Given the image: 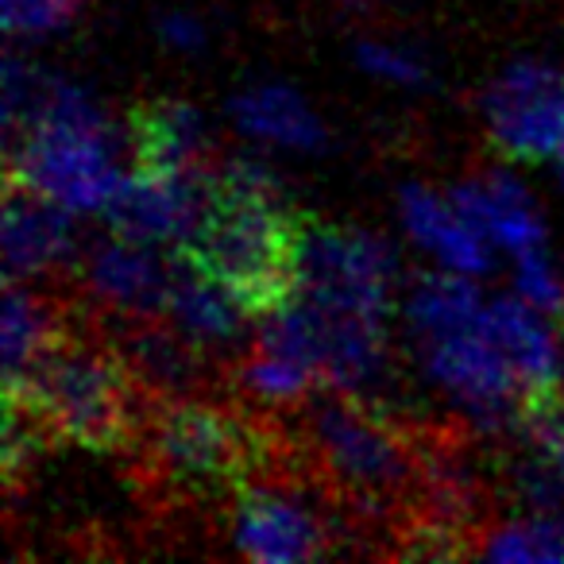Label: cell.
<instances>
[{
  "label": "cell",
  "instance_id": "obj_1",
  "mask_svg": "<svg viewBox=\"0 0 564 564\" xmlns=\"http://www.w3.org/2000/svg\"><path fill=\"white\" fill-rule=\"evenodd\" d=\"M306 236L310 217L286 202L279 178L259 163L232 159L213 171L209 209L174 251L251 322H263L302 294Z\"/></svg>",
  "mask_w": 564,
  "mask_h": 564
},
{
  "label": "cell",
  "instance_id": "obj_2",
  "mask_svg": "<svg viewBox=\"0 0 564 564\" xmlns=\"http://www.w3.org/2000/svg\"><path fill=\"white\" fill-rule=\"evenodd\" d=\"M78 322L20 376L4 379V402L24 410L47 441L82 445L89 453L140 448L159 399L132 376L101 322Z\"/></svg>",
  "mask_w": 564,
  "mask_h": 564
},
{
  "label": "cell",
  "instance_id": "obj_3",
  "mask_svg": "<svg viewBox=\"0 0 564 564\" xmlns=\"http://www.w3.org/2000/svg\"><path fill=\"white\" fill-rule=\"evenodd\" d=\"M279 430L243 402L159 399L140 441L143 471L178 502L220 507L267 476H286Z\"/></svg>",
  "mask_w": 564,
  "mask_h": 564
},
{
  "label": "cell",
  "instance_id": "obj_4",
  "mask_svg": "<svg viewBox=\"0 0 564 564\" xmlns=\"http://www.w3.org/2000/svg\"><path fill=\"white\" fill-rule=\"evenodd\" d=\"M306 453L348 507L379 518L402 510L422 495L417 441L402 433L394 417L352 391H325L302 406Z\"/></svg>",
  "mask_w": 564,
  "mask_h": 564
},
{
  "label": "cell",
  "instance_id": "obj_5",
  "mask_svg": "<svg viewBox=\"0 0 564 564\" xmlns=\"http://www.w3.org/2000/svg\"><path fill=\"white\" fill-rule=\"evenodd\" d=\"M394 256L383 240L348 225H310L302 251V294L387 322Z\"/></svg>",
  "mask_w": 564,
  "mask_h": 564
},
{
  "label": "cell",
  "instance_id": "obj_6",
  "mask_svg": "<svg viewBox=\"0 0 564 564\" xmlns=\"http://www.w3.org/2000/svg\"><path fill=\"white\" fill-rule=\"evenodd\" d=\"M487 132L502 159L545 163L564 155V74L553 66H510L487 89Z\"/></svg>",
  "mask_w": 564,
  "mask_h": 564
},
{
  "label": "cell",
  "instance_id": "obj_7",
  "mask_svg": "<svg viewBox=\"0 0 564 564\" xmlns=\"http://www.w3.org/2000/svg\"><path fill=\"white\" fill-rule=\"evenodd\" d=\"M232 541L248 561H314L337 549L333 525L314 507H302L291 484L267 476L243 487L232 502Z\"/></svg>",
  "mask_w": 564,
  "mask_h": 564
},
{
  "label": "cell",
  "instance_id": "obj_8",
  "mask_svg": "<svg viewBox=\"0 0 564 564\" xmlns=\"http://www.w3.org/2000/svg\"><path fill=\"white\" fill-rule=\"evenodd\" d=\"M217 171V166H213ZM213 171H186V174H132L105 205L112 236L143 243H174L178 248L209 209Z\"/></svg>",
  "mask_w": 564,
  "mask_h": 564
},
{
  "label": "cell",
  "instance_id": "obj_9",
  "mask_svg": "<svg viewBox=\"0 0 564 564\" xmlns=\"http://www.w3.org/2000/svg\"><path fill=\"white\" fill-rule=\"evenodd\" d=\"M174 282V256H159L155 243L109 236L86 259V294L97 322L163 317Z\"/></svg>",
  "mask_w": 564,
  "mask_h": 564
},
{
  "label": "cell",
  "instance_id": "obj_10",
  "mask_svg": "<svg viewBox=\"0 0 564 564\" xmlns=\"http://www.w3.org/2000/svg\"><path fill=\"white\" fill-rule=\"evenodd\" d=\"M101 329L120 348L124 364L148 387L151 399H197V394H213V379L225 383V371L166 317L101 322Z\"/></svg>",
  "mask_w": 564,
  "mask_h": 564
},
{
  "label": "cell",
  "instance_id": "obj_11",
  "mask_svg": "<svg viewBox=\"0 0 564 564\" xmlns=\"http://www.w3.org/2000/svg\"><path fill=\"white\" fill-rule=\"evenodd\" d=\"M128 151L132 174L213 171V143L202 112L178 97H143L128 109Z\"/></svg>",
  "mask_w": 564,
  "mask_h": 564
},
{
  "label": "cell",
  "instance_id": "obj_12",
  "mask_svg": "<svg viewBox=\"0 0 564 564\" xmlns=\"http://www.w3.org/2000/svg\"><path fill=\"white\" fill-rule=\"evenodd\" d=\"M163 317L182 337L194 340L220 371H228V364H232L236 356L256 345V337H251V329H248L251 317L220 291L217 282L197 274L178 251H174V282H171V299H166Z\"/></svg>",
  "mask_w": 564,
  "mask_h": 564
},
{
  "label": "cell",
  "instance_id": "obj_13",
  "mask_svg": "<svg viewBox=\"0 0 564 564\" xmlns=\"http://www.w3.org/2000/svg\"><path fill=\"white\" fill-rule=\"evenodd\" d=\"M4 256L9 279H47L74 263L70 209L4 182Z\"/></svg>",
  "mask_w": 564,
  "mask_h": 564
},
{
  "label": "cell",
  "instance_id": "obj_14",
  "mask_svg": "<svg viewBox=\"0 0 564 564\" xmlns=\"http://www.w3.org/2000/svg\"><path fill=\"white\" fill-rule=\"evenodd\" d=\"M533 310L514 299H499L487 310V322H484L491 340L502 348V356H507L510 368H514L518 383H522V394L561 387V379H556L561 376V364H556L553 333H549V325L541 322Z\"/></svg>",
  "mask_w": 564,
  "mask_h": 564
},
{
  "label": "cell",
  "instance_id": "obj_15",
  "mask_svg": "<svg viewBox=\"0 0 564 564\" xmlns=\"http://www.w3.org/2000/svg\"><path fill=\"white\" fill-rule=\"evenodd\" d=\"M453 205L476 232H487L502 248H514L518 256L541 243L538 213L530 209L518 182H510L507 174H487L479 182H468L456 189Z\"/></svg>",
  "mask_w": 564,
  "mask_h": 564
},
{
  "label": "cell",
  "instance_id": "obj_16",
  "mask_svg": "<svg viewBox=\"0 0 564 564\" xmlns=\"http://www.w3.org/2000/svg\"><path fill=\"white\" fill-rule=\"evenodd\" d=\"M402 209H406L410 232H414L425 248L437 251L453 271H460V274L487 271V256H484V243H479V232L456 213V205L448 209V205L437 202L433 194L410 186L406 194H402Z\"/></svg>",
  "mask_w": 564,
  "mask_h": 564
},
{
  "label": "cell",
  "instance_id": "obj_17",
  "mask_svg": "<svg viewBox=\"0 0 564 564\" xmlns=\"http://www.w3.org/2000/svg\"><path fill=\"white\" fill-rule=\"evenodd\" d=\"M232 117L240 128L267 140L291 143V148H317L322 143V124L310 117V109L286 89H251L236 97Z\"/></svg>",
  "mask_w": 564,
  "mask_h": 564
},
{
  "label": "cell",
  "instance_id": "obj_18",
  "mask_svg": "<svg viewBox=\"0 0 564 564\" xmlns=\"http://www.w3.org/2000/svg\"><path fill=\"white\" fill-rule=\"evenodd\" d=\"M410 317L425 340H437L448 333L479 329L487 314L479 310L476 291L464 279H422V286L410 299Z\"/></svg>",
  "mask_w": 564,
  "mask_h": 564
},
{
  "label": "cell",
  "instance_id": "obj_19",
  "mask_svg": "<svg viewBox=\"0 0 564 564\" xmlns=\"http://www.w3.org/2000/svg\"><path fill=\"white\" fill-rule=\"evenodd\" d=\"M514 425L522 433V441L530 445V453L545 456L549 464L564 471V394L561 387L549 391H530L518 399Z\"/></svg>",
  "mask_w": 564,
  "mask_h": 564
},
{
  "label": "cell",
  "instance_id": "obj_20",
  "mask_svg": "<svg viewBox=\"0 0 564 564\" xmlns=\"http://www.w3.org/2000/svg\"><path fill=\"white\" fill-rule=\"evenodd\" d=\"M491 561H564V522L553 514L525 518L507 530H495L479 549Z\"/></svg>",
  "mask_w": 564,
  "mask_h": 564
},
{
  "label": "cell",
  "instance_id": "obj_21",
  "mask_svg": "<svg viewBox=\"0 0 564 564\" xmlns=\"http://www.w3.org/2000/svg\"><path fill=\"white\" fill-rule=\"evenodd\" d=\"M518 291L530 306H538L549 317H564V286L556 279L553 267L541 259L538 248L522 251V267H518Z\"/></svg>",
  "mask_w": 564,
  "mask_h": 564
},
{
  "label": "cell",
  "instance_id": "obj_22",
  "mask_svg": "<svg viewBox=\"0 0 564 564\" xmlns=\"http://www.w3.org/2000/svg\"><path fill=\"white\" fill-rule=\"evenodd\" d=\"M78 0H4V28L12 35H35L63 28L74 17Z\"/></svg>",
  "mask_w": 564,
  "mask_h": 564
},
{
  "label": "cell",
  "instance_id": "obj_23",
  "mask_svg": "<svg viewBox=\"0 0 564 564\" xmlns=\"http://www.w3.org/2000/svg\"><path fill=\"white\" fill-rule=\"evenodd\" d=\"M360 63L376 74H387V78H399V82H417L422 78V66L406 55H394L387 47H360Z\"/></svg>",
  "mask_w": 564,
  "mask_h": 564
},
{
  "label": "cell",
  "instance_id": "obj_24",
  "mask_svg": "<svg viewBox=\"0 0 564 564\" xmlns=\"http://www.w3.org/2000/svg\"><path fill=\"white\" fill-rule=\"evenodd\" d=\"M163 32L171 35L174 43H197V28L186 24V20H163Z\"/></svg>",
  "mask_w": 564,
  "mask_h": 564
},
{
  "label": "cell",
  "instance_id": "obj_25",
  "mask_svg": "<svg viewBox=\"0 0 564 564\" xmlns=\"http://www.w3.org/2000/svg\"><path fill=\"white\" fill-rule=\"evenodd\" d=\"M561 166H564V155H561Z\"/></svg>",
  "mask_w": 564,
  "mask_h": 564
}]
</instances>
